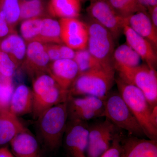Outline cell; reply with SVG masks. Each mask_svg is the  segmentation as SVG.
Returning a JSON list of instances; mask_svg holds the SVG:
<instances>
[{
	"label": "cell",
	"instance_id": "1",
	"mask_svg": "<svg viewBox=\"0 0 157 157\" xmlns=\"http://www.w3.org/2000/svg\"><path fill=\"white\" fill-rule=\"evenodd\" d=\"M115 67H101L78 74L69 90L73 97L93 96L104 100L115 83Z\"/></svg>",
	"mask_w": 157,
	"mask_h": 157
},
{
	"label": "cell",
	"instance_id": "2",
	"mask_svg": "<svg viewBox=\"0 0 157 157\" xmlns=\"http://www.w3.org/2000/svg\"><path fill=\"white\" fill-rule=\"evenodd\" d=\"M36 120L41 141L48 149L56 150L62 144L68 121L67 101L47 109Z\"/></svg>",
	"mask_w": 157,
	"mask_h": 157
},
{
	"label": "cell",
	"instance_id": "3",
	"mask_svg": "<svg viewBox=\"0 0 157 157\" xmlns=\"http://www.w3.org/2000/svg\"><path fill=\"white\" fill-rule=\"evenodd\" d=\"M118 91L126 102L146 137L157 140V129L152 125L150 115L152 109L146 98L140 90L119 77L115 78Z\"/></svg>",
	"mask_w": 157,
	"mask_h": 157
},
{
	"label": "cell",
	"instance_id": "4",
	"mask_svg": "<svg viewBox=\"0 0 157 157\" xmlns=\"http://www.w3.org/2000/svg\"><path fill=\"white\" fill-rule=\"evenodd\" d=\"M33 113L36 119L39 116L54 106L67 101L69 91L62 89L48 73L33 79Z\"/></svg>",
	"mask_w": 157,
	"mask_h": 157
},
{
	"label": "cell",
	"instance_id": "5",
	"mask_svg": "<svg viewBox=\"0 0 157 157\" xmlns=\"http://www.w3.org/2000/svg\"><path fill=\"white\" fill-rule=\"evenodd\" d=\"M104 117L128 135L142 137L145 136L136 118L118 91L109 92L104 100Z\"/></svg>",
	"mask_w": 157,
	"mask_h": 157
},
{
	"label": "cell",
	"instance_id": "6",
	"mask_svg": "<svg viewBox=\"0 0 157 157\" xmlns=\"http://www.w3.org/2000/svg\"><path fill=\"white\" fill-rule=\"evenodd\" d=\"M118 77L142 91L152 109L157 105V73L146 64L135 67L114 65Z\"/></svg>",
	"mask_w": 157,
	"mask_h": 157
},
{
	"label": "cell",
	"instance_id": "7",
	"mask_svg": "<svg viewBox=\"0 0 157 157\" xmlns=\"http://www.w3.org/2000/svg\"><path fill=\"white\" fill-rule=\"evenodd\" d=\"M86 25L88 33V50L103 67H115L113 61L114 39L112 34L91 18Z\"/></svg>",
	"mask_w": 157,
	"mask_h": 157
},
{
	"label": "cell",
	"instance_id": "8",
	"mask_svg": "<svg viewBox=\"0 0 157 157\" xmlns=\"http://www.w3.org/2000/svg\"><path fill=\"white\" fill-rule=\"evenodd\" d=\"M121 129L107 118L89 124L86 157H99L109 148L113 138Z\"/></svg>",
	"mask_w": 157,
	"mask_h": 157
},
{
	"label": "cell",
	"instance_id": "9",
	"mask_svg": "<svg viewBox=\"0 0 157 157\" xmlns=\"http://www.w3.org/2000/svg\"><path fill=\"white\" fill-rule=\"evenodd\" d=\"M86 11L91 19L111 33L114 40L119 37L124 25L127 24V17L118 14L108 0H90Z\"/></svg>",
	"mask_w": 157,
	"mask_h": 157
},
{
	"label": "cell",
	"instance_id": "10",
	"mask_svg": "<svg viewBox=\"0 0 157 157\" xmlns=\"http://www.w3.org/2000/svg\"><path fill=\"white\" fill-rule=\"evenodd\" d=\"M68 120L89 121L104 117V101L93 96L69 95L67 101Z\"/></svg>",
	"mask_w": 157,
	"mask_h": 157
},
{
	"label": "cell",
	"instance_id": "11",
	"mask_svg": "<svg viewBox=\"0 0 157 157\" xmlns=\"http://www.w3.org/2000/svg\"><path fill=\"white\" fill-rule=\"evenodd\" d=\"M88 136V122L68 120L63 140L70 157H86Z\"/></svg>",
	"mask_w": 157,
	"mask_h": 157
},
{
	"label": "cell",
	"instance_id": "12",
	"mask_svg": "<svg viewBox=\"0 0 157 157\" xmlns=\"http://www.w3.org/2000/svg\"><path fill=\"white\" fill-rule=\"evenodd\" d=\"M59 23L63 43L73 50L87 48L88 33L86 24L76 18H61Z\"/></svg>",
	"mask_w": 157,
	"mask_h": 157
},
{
	"label": "cell",
	"instance_id": "13",
	"mask_svg": "<svg viewBox=\"0 0 157 157\" xmlns=\"http://www.w3.org/2000/svg\"><path fill=\"white\" fill-rule=\"evenodd\" d=\"M26 45L25 57L21 67L29 77L33 79L39 75L47 73L51 61L43 44L34 41Z\"/></svg>",
	"mask_w": 157,
	"mask_h": 157
},
{
	"label": "cell",
	"instance_id": "14",
	"mask_svg": "<svg viewBox=\"0 0 157 157\" xmlns=\"http://www.w3.org/2000/svg\"><path fill=\"white\" fill-rule=\"evenodd\" d=\"M128 44L151 69L156 70L157 48L147 39L137 34L128 24L123 30Z\"/></svg>",
	"mask_w": 157,
	"mask_h": 157
},
{
	"label": "cell",
	"instance_id": "15",
	"mask_svg": "<svg viewBox=\"0 0 157 157\" xmlns=\"http://www.w3.org/2000/svg\"><path fill=\"white\" fill-rule=\"evenodd\" d=\"M47 73L62 89L69 91L79 72L78 66L73 59H63L51 62Z\"/></svg>",
	"mask_w": 157,
	"mask_h": 157
},
{
	"label": "cell",
	"instance_id": "16",
	"mask_svg": "<svg viewBox=\"0 0 157 157\" xmlns=\"http://www.w3.org/2000/svg\"><path fill=\"white\" fill-rule=\"evenodd\" d=\"M125 157H157V140L124 135Z\"/></svg>",
	"mask_w": 157,
	"mask_h": 157
},
{
	"label": "cell",
	"instance_id": "17",
	"mask_svg": "<svg viewBox=\"0 0 157 157\" xmlns=\"http://www.w3.org/2000/svg\"><path fill=\"white\" fill-rule=\"evenodd\" d=\"M10 144L16 157H41L38 140L26 128L15 135Z\"/></svg>",
	"mask_w": 157,
	"mask_h": 157
},
{
	"label": "cell",
	"instance_id": "18",
	"mask_svg": "<svg viewBox=\"0 0 157 157\" xmlns=\"http://www.w3.org/2000/svg\"><path fill=\"white\" fill-rule=\"evenodd\" d=\"M33 98L32 89L20 84L14 89L9 102L10 112L17 117L32 113Z\"/></svg>",
	"mask_w": 157,
	"mask_h": 157
},
{
	"label": "cell",
	"instance_id": "19",
	"mask_svg": "<svg viewBox=\"0 0 157 157\" xmlns=\"http://www.w3.org/2000/svg\"><path fill=\"white\" fill-rule=\"evenodd\" d=\"M25 128L9 109L0 108V147L10 144L14 136Z\"/></svg>",
	"mask_w": 157,
	"mask_h": 157
},
{
	"label": "cell",
	"instance_id": "20",
	"mask_svg": "<svg viewBox=\"0 0 157 157\" xmlns=\"http://www.w3.org/2000/svg\"><path fill=\"white\" fill-rule=\"evenodd\" d=\"M127 24L157 48V29L152 23L147 11H140L129 16L127 17Z\"/></svg>",
	"mask_w": 157,
	"mask_h": 157
},
{
	"label": "cell",
	"instance_id": "21",
	"mask_svg": "<svg viewBox=\"0 0 157 157\" xmlns=\"http://www.w3.org/2000/svg\"><path fill=\"white\" fill-rule=\"evenodd\" d=\"M26 43L16 32L0 39V51L7 54L17 68L25 59Z\"/></svg>",
	"mask_w": 157,
	"mask_h": 157
},
{
	"label": "cell",
	"instance_id": "22",
	"mask_svg": "<svg viewBox=\"0 0 157 157\" xmlns=\"http://www.w3.org/2000/svg\"><path fill=\"white\" fill-rule=\"evenodd\" d=\"M48 14L61 18H76L80 15L81 2L79 0H49Z\"/></svg>",
	"mask_w": 157,
	"mask_h": 157
},
{
	"label": "cell",
	"instance_id": "23",
	"mask_svg": "<svg viewBox=\"0 0 157 157\" xmlns=\"http://www.w3.org/2000/svg\"><path fill=\"white\" fill-rule=\"evenodd\" d=\"M36 42L44 45L63 43L59 21L48 17L42 18Z\"/></svg>",
	"mask_w": 157,
	"mask_h": 157
},
{
	"label": "cell",
	"instance_id": "24",
	"mask_svg": "<svg viewBox=\"0 0 157 157\" xmlns=\"http://www.w3.org/2000/svg\"><path fill=\"white\" fill-rule=\"evenodd\" d=\"M48 6V5H47ZM20 21L47 17V6L42 0H20Z\"/></svg>",
	"mask_w": 157,
	"mask_h": 157
},
{
	"label": "cell",
	"instance_id": "25",
	"mask_svg": "<svg viewBox=\"0 0 157 157\" xmlns=\"http://www.w3.org/2000/svg\"><path fill=\"white\" fill-rule=\"evenodd\" d=\"M140 56L128 44H123L114 50L113 54L114 65L135 67L140 65Z\"/></svg>",
	"mask_w": 157,
	"mask_h": 157
},
{
	"label": "cell",
	"instance_id": "26",
	"mask_svg": "<svg viewBox=\"0 0 157 157\" xmlns=\"http://www.w3.org/2000/svg\"><path fill=\"white\" fill-rule=\"evenodd\" d=\"M20 0H0V11L12 31L20 21Z\"/></svg>",
	"mask_w": 157,
	"mask_h": 157
},
{
	"label": "cell",
	"instance_id": "27",
	"mask_svg": "<svg viewBox=\"0 0 157 157\" xmlns=\"http://www.w3.org/2000/svg\"><path fill=\"white\" fill-rule=\"evenodd\" d=\"M113 9L122 17H128L140 11L147 12V9L138 0H108Z\"/></svg>",
	"mask_w": 157,
	"mask_h": 157
},
{
	"label": "cell",
	"instance_id": "28",
	"mask_svg": "<svg viewBox=\"0 0 157 157\" xmlns=\"http://www.w3.org/2000/svg\"><path fill=\"white\" fill-rule=\"evenodd\" d=\"M42 18H32L23 21L20 26V32L26 43L36 41Z\"/></svg>",
	"mask_w": 157,
	"mask_h": 157
},
{
	"label": "cell",
	"instance_id": "29",
	"mask_svg": "<svg viewBox=\"0 0 157 157\" xmlns=\"http://www.w3.org/2000/svg\"><path fill=\"white\" fill-rule=\"evenodd\" d=\"M73 60L78 66L79 73L102 66L87 48L75 52Z\"/></svg>",
	"mask_w": 157,
	"mask_h": 157
},
{
	"label": "cell",
	"instance_id": "30",
	"mask_svg": "<svg viewBox=\"0 0 157 157\" xmlns=\"http://www.w3.org/2000/svg\"><path fill=\"white\" fill-rule=\"evenodd\" d=\"M44 46L51 62L63 59H73L74 58L75 52L67 45L51 44H45Z\"/></svg>",
	"mask_w": 157,
	"mask_h": 157
},
{
	"label": "cell",
	"instance_id": "31",
	"mask_svg": "<svg viewBox=\"0 0 157 157\" xmlns=\"http://www.w3.org/2000/svg\"><path fill=\"white\" fill-rule=\"evenodd\" d=\"M123 131L121 130L117 134L109 148L99 157H125L122 142Z\"/></svg>",
	"mask_w": 157,
	"mask_h": 157
},
{
	"label": "cell",
	"instance_id": "32",
	"mask_svg": "<svg viewBox=\"0 0 157 157\" xmlns=\"http://www.w3.org/2000/svg\"><path fill=\"white\" fill-rule=\"evenodd\" d=\"M17 69L9 56L0 51V75L5 78H12Z\"/></svg>",
	"mask_w": 157,
	"mask_h": 157
},
{
	"label": "cell",
	"instance_id": "33",
	"mask_svg": "<svg viewBox=\"0 0 157 157\" xmlns=\"http://www.w3.org/2000/svg\"><path fill=\"white\" fill-rule=\"evenodd\" d=\"M14 32H15V31H12L10 28L2 12L0 11V39Z\"/></svg>",
	"mask_w": 157,
	"mask_h": 157
},
{
	"label": "cell",
	"instance_id": "34",
	"mask_svg": "<svg viewBox=\"0 0 157 157\" xmlns=\"http://www.w3.org/2000/svg\"><path fill=\"white\" fill-rule=\"evenodd\" d=\"M149 16L155 27L157 29V5L147 8Z\"/></svg>",
	"mask_w": 157,
	"mask_h": 157
},
{
	"label": "cell",
	"instance_id": "35",
	"mask_svg": "<svg viewBox=\"0 0 157 157\" xmlns=\"http://www.w3.org/2000/svg\"><path fill=\"white\" fill-rule=\"evenodd\" d=\"M150 121L154 128L157 129V105L152 109L150 115Z\"/></svg>",
	"mask_w": 157,
	"mask_h": 157
},
{
	"label": "cell",
	"instance_id": "36",
	"mask_svg": "<svg viewBox=\"0 0 157 157\" xmlns=\"http://www.w3.org/2000/svg\"><path fill=\"white\" fill-rule=\"evenodd\" d=\"M0 157H14L7 146L0 147Z\"/></svg>",
	"mask_w": 157,
	"mask_h": 157
},
{
	"label": "cell",
	"instance_id": "37",
	"mask_svg": "<svg viewBox=\"0 0 157 157\" xmlns=\"http://www.w3.org/2000/svg\"><path fill=\"white\" fill-rule=\"evenodd\" d=\"M142 6L147 9V8L157 5V0H138Z\"/></svg>",
	"mask_w": 157,
	"mask_h": 157
},
{
	"label": "cell",
	"instance_id": "38",
	"mask_svg": "<svg viewBox=\"0 0 157 157\" xmlns=\"http://www.w3.org/2000/svg\"><path fill=\"white\" fill-rule=\"evenodd\" d=\"M79 1H80V2H84V1H86V0H79Z\"/></svg>",
	"mask_w": 157,
	"mask_h": 157
}]
</instances>
